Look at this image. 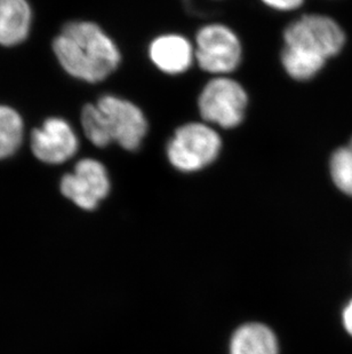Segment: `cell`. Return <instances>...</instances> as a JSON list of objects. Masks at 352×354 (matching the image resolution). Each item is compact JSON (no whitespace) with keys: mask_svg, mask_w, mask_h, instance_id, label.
I'll return each instance as SVG.
<instances>
[{"mask_svg":"<svg viewBox=\"0 0 352 354\" xmlns=\"http://www.w3.org/2000/svg\"><path fill=\"white\" fill-rule=\"evenodd\" d=\"M52 50L68 77L88 86H104L126 60L119 40L93 20L67 22L54 37Z\"/></svg>","mask_w":352,"mask_h":354,"instance_id":"cell-1","label":"cell"},{"mask_svg":"<svg viewBox=\"0 0 352 354\" xmlns=\"http://www.w3.org/2000/svg\"><path fill=\"white\" fill-rule=\"evenodd\" d=\"M222 132L197 118L179 124L167 139L164 155L174 170L195 174L207 170L222 156Z\"/></svg>","mask_w":352,"mask_h":354,"instance_id":"cell-2","label":"cell"},{"mask_svg":"<svg viewBox=\"0 0 352 354\" xmlns=\"http://www.w3.org/2000/svg\"><path fill=\"white\" fill-rule=\"evenodd\" d=\"M251 97L246 86L235 76H214L205 82L197 95L199 120L221 131L239 129L248 115Z\"/></svg>","mask_w":352,"mask_h":354,"instance_id":"cell-3","label":"cell"},{"mask_svg":"<svg viewBox=\"0 0 352 354\" xmlns=\"http://www.w3.org/2000/svg\"><path fill=\"white\" fill-rule=\"evenodd\" d=\"M94 102L101 111L113 146L126 155L141 151L150 132L149 118L141 104L130 95L102 88Z\"/></svg>","mask_w":352,"mask_h":354,"instance_id":"cell-4","label":"cell"},{"mask_svg":"<svg viewBox=\"0 0 352 354\" xmlns=\"http://www.w3.org/2000/svg\"><path fill=\"white\" fill-rule=\"evenodd\" d=\"M196 66L208 77L235 76L243 66V40L229 24L210 21L202 24L193 36Z\"/></svg>","mask_w":352,"mask_h":354,"instance_id":"cell-5","label":"cell"},{"mask_svg":"<svg viewBox=\"0 0 352 354\" xmlns=\"http://www.w3.org/2000/svg\"><path fill=\"white\" fill-rule=\"evenodd\" d=\"M109 165L92 154H81L64 170L59 180V193L80 210L94 211L113 191Z\"/></svg>","mask_w":352,"mask_h":354,"instance_id":"cell-6","label":"cell"},{"mask_svg":"<svg viewBox=\"0 0 352 354\" xmlns=\"http://www.w3.org/2000/svg\"><path fill=\"white\" fill-rule=\"evenodd\" d=\"M83 145L76 124L61 115L48 116L28 132V149L35 160L46 167L70 165L79 158Z\"/></svg>","mask_w":352,"mask_h":354,"instance_id":"cell-7","label":"cell"},{"mask_svg":"<svg viewBox=\"0 0 352 354\" xmlns=\"http://www.w3.org/2000/svg\"><path fill=\"white\" fill-rule=\"evenodd\" d=\"M282 39V45L299 47L329 61L342 50L346 34L333 17L306 13L286 24Z\"/></svg>","mask_w":352,"mask_h":354,"instance_id":"cell-8","label":"cell"},{"mask_svg":"<svg viewBox=\"0 0 352 354\" xmlns=\"http://www.w3.org/2000/svg\"><path fill=\"white\" fill-rule=\"evenodd\" d=\"M146 59L160 74L179 77L196 66L193 38L177 31H166L151 38L146 46Z\"/></svg>","mask_w":352,"mask_h":354,"instance_id":"cell-9","label":"cell"},{"mask_svg":"<svg viewBox=\"0 0 352 354\" xmlns=\"http://www.w3.org/2000/svg\"><path fill=\"white\" fill-rule=\"evenodd\" d=\"M35 21L31 0H0V48L23 46L34 32Z\"/></svg>","mask_w":352,"mask_h":354,"instance_id":"cell-10","label":"cell"},{"mask_svg":"<svg viewBox=\"0 0 352 354\" xmlns=\"http://www.w3.org/2000/svg\"><path fill=\"white\" fill-rule=\"evenodd\" d=\"M28 132L22 113L12 104L0 102V163L13 160L23 151Z\"/></svg>","mask_w":352,"mask_h":354,"instance_id":"cell-11","label":"cell"},{"mask_svg":"<svg viewBox=\"0 0 352 354\" xmlns=\"http://www.w3.org/2000/svg\"><path fill=\"white\" fill-rule=\"evenodd\" d=\"M230 354H280V344L268 326L253 322L235 331L230 343Z\"/></svg>","mask_w":352,"mask_h":354,"instance_id":"cell-12","label":"cell"},{"mask_svg":"<svg viewBox=\"0 0 352 354\" xmlns=\"http://www.w3.org/2000/svg\"><path fill=\"white\" fill-rule=\"evenodd\" d=\"M280 62L282 71L289 80L306 83L322 73L327 60L299 47L282 45Z\"/></svg>","mask_w":352,"mask_h":354,"instance_id":"cell-13","label":"cell"},{"mask_svg":"<svg viewBox=\"0 0 352 354\" xmlns=\"http://www.w3.org/2000/svg\"><path fill=\"white\" fill-rule=\"evenodd\" d=\"M329 174L340 191L352 197V138L329 158Z\"/></svg>","mask_w":352,"mask_h":354,"instance_id":"cell-14","label":"cell"},{"mask_svg":"<svg viewBox=\"0 0 352 354\" xmlns=\"http://www.w3.org/2000/svg\"><path fill=\"white\" fill-rule=\"evenodd\" d=\"M306 0H260V3L275 13L292 14L301 10Z\"/></svg>","mask_w":352,"mask_h":354,"instance_id":"cell-15","label":"cell"},{"mask_svg":"<svg viewBox=\"0 0 352 354\" xmlns=\"http://www.w3.org/2000/svg\"><path fill=\"white\" fill-rule=\"evenodd\" d=\"M343 326L350 336H352V299L343 310Z\"/></svg>","mask_w":352,"mask_h":354,"instance_id":"cell-16","label":"cell"},{"mask_svg":"<svg viewBox=\"0 0 352 354\" xmlns=\"http://www.w3.org/2000/svg\"><path fill=\"white\" fill-rule=\"evenodd\" d=\"M214 1H222V0H214Z\"/></svg>","mask_w":352,"mask_h":354,"instance_id":"cell-17","label":"cell"}]
</instances>
